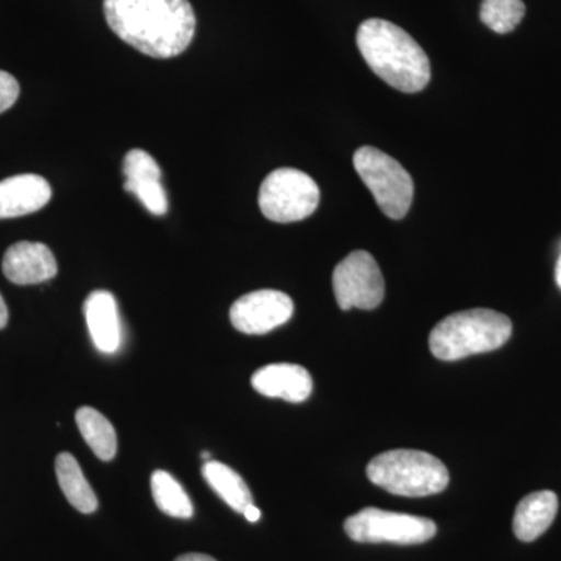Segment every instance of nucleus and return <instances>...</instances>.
I'll return each mask as SVG.
<instances>
[{
  "instance_id": "obj_1",
  "label": "nucleus",
  "mask_w": 561,
  "mask_h": 561,
  "mask_svg": "<svg viewBox=\"0 0 561 561\" xmlns=\"http://www.w3.org/2000/svg\"><path fill=\"white\" fill-rule=\"evenodd\" d=\"M103 13L124 43L160 60L183 54L197 27L190 0H103Z\"/></svg>"
},
{
  "instance_id": "obj_2",
  "label": "nucleus",
  "mask_w": 561,
  "mask_h": 561,
  "mask_svg": "<svg viewBox=\"0 0 561 561\" xmlns=\"http://www.w3.org/2000/svg\"><path fill=\"white\" fill-rule=\"evenodd\" d=\"M357 47L373 72L394 90L413 94L430 84L431 62L426 51L393 22H362Z\"/></svg>"
},
{
  "instance_id": "obj_3",
  "label": "nucleus",
  "mask_w": 561,
  "mask_h": 561,
  "mask_svg": "<svg viewBox=\"0 0 561 561\" xmlns=\"http://www.w3.org/2000/svg\"><path fill=\"white\" fill-rule=\"evenodd\" d=\"M512 320L504 313L468 309L437 323L430 335V348L440 360L465 359L472 354L501 348L512 337Z\"/></svg>"
},
{
  "instance_id": "obj_4",
  "label": "nucleus",
  "mask_w": 561,
  "mask_h": 561,
  "mask_svg": "<svg viewBox=\"0 0 561 561\" xmlns=\"http://www.w3.org/2000/svg\"><path fill=\"white\" fill-rule=\"evenodd\" d=\"M367 476L379 489L404 497L432 496L449 483V471L443 461L416 449L379 454L368 463Z\"/></svg>"
},
{
  "instance_id": "obj_5",
  "label": "nucleus",
  "mask_w": 561,
  "mask_h": 561,
  "mask_svg": "<svg viewBox=\"0 0 561 561\" xmlns=\"http://www.w3.org/2000/svg\"><path fill=\"white\" fill-rule=\"evenodd\" d=\"M353 162L382 213L393 220L404 219L411 209L415 191L411 173L375 147L357 149Z\"/></svg>"
},
{
  "instance_id": "obj_6",
  "label": "nucleus",
  "mask_w": 561,
  "mask_h": 561,
  "mask_svg": "<svg viewBox=\"0 0 561 561\" xmlns=\"http://www.w3.org/2000/svg\"><path fill=\"white\" fill-rule=\"evenodd\" d=\"M319 203L320 190L316 181L297 169H278L262 181L260 208L276 224L308 219L319 208Z\"/></svg>"
},
{
  "instance_id": "obj_7",
  "label": "nucleus",
  "mask_w": 561,
  "mask_h": 561,
  "mask_svg": "<svg viewBox=\"0 0 561 561\" xmlns=\"http://www.w3.org/2000/svg\"><path fill=\"white\" fill-rule=\"evenodd\" d=\"M346 535L357 542L421 545L437 534V524L421 516L368 507L345 522Z\"/></svg>"
},
{
  "instance_id": "obj_8",
  "label": "nucleus",
  "mask_w": 561,
  "mask_h": 561,
  "mask_svg": "<svg viewBox=\"0 0 561 561\" xmlns=\"http://www.w3.org/2000/svg\"><path fill=\"white\" fill-rule=\"evenodd\" d=\"M332 287L342 311L353 308L371 311L381 305L386 295L381 268L365 250L353 251L335 267Z\"/></svg>"
},
{
  "instance_id": "obj_9",
  "label": "nucleus",
  "mask_w": 561,
  "mask_h": 561,
  "mask_svg": "<svg viewBox=\"0 0 561 561\" xmlns=\"http://www.w3.org/2000/svg\"><path fill=\"white\" fill-rule=\"evenodd\" d=\"M294 316V301L284 291L264 289L243 295L230 309L232 327L242 334L264 335Z\"/></svg>"
},
{
  "instance_id": "obj_10",
  "label": "nucleus",
  "mask_w": 561,
  "mask_h": 561,
  "mask_svg": "<svg viewBox=\"0 0 561 561\" xmlns=\"http://www.w3.org/2000/svg\"><path fill=\"white\" fill-rule=\"evenodd\" d=\"M125 191L131 192L154 216H164L169 203L161 184L162 172L151 154L133 149L124 160Z\"/></svg>"
},
{
  "instance_id": "obj_11",
  "label": "nucleus",
  "mask_w": 561,
  "mask_h": 561,
  "mask_svg": "<svg viewBox=\"0 0 561 561\" xmlns=\"http://www.w3.org/2000/svg\"><path fill=\"white\" fill-rule=\"evenodd\" d=\"M3 275L18 286L46 283L58 273L57 260L49 247L39 242H18L3 254Z\"/></svg>"
},
{
  "instance_id": "obj_12",
  "label": "nucleus",
  "mask_w": 561,
  "mask_h": 561,
  "mask_svg": "<svg viewBox=\"0 0 561 561\" xmlns=\"http://www.w3.org/2000/svg\"><path fill=\"white\" fill-rule=\"evenodd\" d=\"M251 386L267 398L302 402L312 394L311 373L297 364H272L251 376Z\"/></svg>"
},
{
  "instance_id": "obj_13",
  "label": "nucleus",
  "mask_w": 561,
  "mask_h": 561,
  "mask_svg": "<svg viewBox=\"0 0 561 561\" xmlns=\"http://www.w3.org/2000/svg\"><path fill=\"white\" fill-rule=\"evenodd\" d=\"M51 198L49 181L35 173L0 181V220L27 216L43 209Z\"/></svg>"
},
{
  "instance_id": "obj_14",
  "label": "nucleus",
  "mask_w": 561,
  "mask_h": 561,
  "mask_svg": "<svg viewBox=\"0 0 561 561\" xmlns=\"http://www.w3.org/2000/svg\"><path fill=\"white\" fill-rule=\"evenodd\" d=\"M83 311L95 348L103 354L117 353L122 345V323L114 295L106 290L92 291Z\"/></svg>"
},
{
  "instance_id": "obj_15",
  "label": "nucleus",
  "mask_w": 561,
  "mask_h": 561,
  "mask_svg": "<svg viewBox=\"0 0 561 561\" xmlns=\"http://www.w3.org/2000/svg\"><path fill=\"white\" fill-rule=\"evenodd\" d=\"M559 512V497L553 491L542 490L523 497L513 518L516 538L530 542L551 527Z\"/></svg>"
},
{
  "instance_id": "obj_16",
  "label": "nucleus",
  "mask_w": 561,
  "mask_h": 561,
  "mask_svg": "<svg viewBox=\"0 0 561 561\" xmlns=\"http://www.w3.org/2000/svg\"><path fill=\"white\" fill-rule=\"evenodd\" d=\"M55 472H57L58 485H60L62 494L76 511L84 513V515L98 511V496L72 454H58L57 460H55Z\"/></svg>"
},
{
  "instance_id": "obj_17",
  "label": "nucleus",
  "mask_w": 561,
  "mask_h": 561,
  "mask_svg": "<svg viewBox=\"0 0 561 561\" xmlns=\"http://www.w3.org/2000/svg\"><path fill=\"white\" fill-rule=\"evenodd\" d=\"M202 472L210 489L216 491L220 500L227 502L232 511L243 513L249 505L253 504V494L249 485L227 465L208 460L203 465Z\"/></svg>"
},
{
  "instance_id": "obj_18",
  "label": "nucleus",
  "mask_w": 561,
  "mask_h": 561,
  "mask_svg": "<svg viewBox=\"0 0 561 561\" xmlns=\"http://www.w3.org/2000/svg\"><path fill=\"white\" fill-rule=\"evenodd\" d=\"M81 437L103 461L113 460L117 453V435L113 424L92 408H80L76 413Z\"/></svg>"
},
{
  "instance_id": "obj_19",
  "label": "nucleus",
  "mask_w": 561,
  "mask_h": 561,
  "mask_svg": "<svg viewBox=\"0 0 561 561\" xmlns=\"http://www.w3.org/2000/svg\"><path fill=\"white\" fill-rule=\"evenodd\" d=\"M150 485L154 504L162 513L179 519H191L194 516V505L190 496L172 474L161 470L154 471Z\"/></svg>"
},
{
  "instance_id": "obj_20",
  "label": "nucleus",
  "mask_w": 561,
  "mask_h": 561,
  "mask_svg": "<svg viewBox=\"0 0 561 561\" xmlns=\"http://www.w3.org/2000/svg\"><path fill=\"white\" fill-rule=\"evenodd\" d=\"M524 14L526 5L523 0H482L481 21L500 35L515 31Z\"/></svg>"
},
{
  "instance_id": "obj_21",
  "label": "nucleus",
  "mask_w": 561,
  "mask_h": 561,
  "mask_svg": "<svg viewBox=\"0 0 561 561\" xmlns=\"http://www.w3.org/2000/svg\"><path fill=\"white\" fill-rule=\"evenodd\" d=\"M20 83L11 73L0 70V114L5 113L20 98Z\"/></svg>"
},
{
  "instance_id": "obj_22",
  "label": "nucleus",
  "mask_w": 561,
  "mask_h": 561,
  "mask_svg": "<svg viewBox=\"0 0 561 561\" xmlns=\"http://www.w3.org/2000/svg\"><path fill=\"white\" fill-rule=\"evenodd\" d=\"M243 516H245L247 522L257 523L261 519V511L256 505L251 504L245 508V511H243Z\"/></svg>"
},
{
  "instance_id": "obj_23",
  "label": "nucleus",
  "mask_w": 561,
  "mask_h": 561,
  "mask_svg": "<svg viewBox=\"0 0 561 561\" xmlns=\"http://www.w3.org/2000/svg\"><path fill=\"white\" fill-rule=\"evenodd\" d=\"M175 561H217L213 557L206 556V553H184L179 557Z\"/></svg>"
},
{
  "instance_id": "obj_24",
  "label": "nucleus",
  "mask_w": 561,
  "mask_h": 561,
  "mask_svg": "<svg viewBox=\"0 0 561 561\" xmlns=\"http://www.w3.org/2000/svg\"><path fill=\"white\" fill-rule=\"evenodd\" d=\"M9 308H7L5 300L0 295V330H3L9 324Z\"/></svg>"
},
{
  "instance_id": "obj_25",
  "label": "nucleus",
  "mask_w": 561,
  "mask_h": 561,
  "mask_svg": "<svg viewBox=\"0 0 561 561\" xmlns=\"http://www.w3.org/2000/svg\"><path fill=\"white\" fill-rule=\"evenodd\" d=\"M556 279H557V284H559V287L561 289V254H560V257H559V262H557Z\"/></svg>"
},
{
  "instance_id": "obj_26",
  "label": "nucleus",
  "mask_w": 561,
  "mask_h": 561,
  "mask_svg": "<svg viewBox=\"0 0 561 561\" xmlns=\"http://www.w3.org/2000/svg\"><path fill=\"white\" fill-rule=\"evenodd\" d=\"M202 457H203V460H205V461L210 460V454L209 453H203Z\"/></svg>"
}]
</instances>
